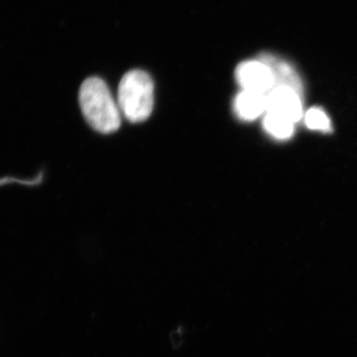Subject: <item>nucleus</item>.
<instances>
[{
    "mask_svg": "<svg viewBox=\"0 0 357 357\" xmlns=\"http://www.w3.org/2000/svg\"><path fill=\"white\" fill-rule=\"evenodd\" d=\"M117 103L121 114L132 123L147 121L153 112L154 83L144 70H132L122 77Z\"/></svg>",
    "mask_w": 357,
    "mask_h": 357,
    "instance_id": "obj_2",
    "label": "nucleus"
},
{
    "mask_svg": "<svg viewBox=\"0 0 357 357\" xmlns=\"http://www.w3.org/2000/svg\"><path fill=\"white\" fill-rule=\"evenodd\" d=\"M303 98L288 86H274L266 95V112L282 115L297 123L304 116Z\"/></svg>",
    "mask_w": 357,
    "mask_h": 357,
    "instance_id": "obj_4",
    "label": "nucleus"
},
{
    "mask_svg": "<svg viewBox=\"0 0 357 357\" xmlns=\"http://www.w3.org/2000/svg\"><path fill=\"white\" fill-rule=\"evenodd\" d=\"M234 110L241 121H255L266 112V95L243 89L234 98Z\"/></svg>",
    "mask_w": 357,
    "mask_h": 357,
    "instance_id": "obj_6",
    "label": "nucleus"
},
{
    "mask_svg": "<svg viewBox=\"0 0 357 357\" xmlns=\"http://www.w3.org/2000/svg\"><path fill=\"white\" fill-rule=\"evenodd\" d=\"M79 105L86 121L98 132L114 133L121 123V112L109 86L98 77L86 79L79 89Z\"/></svg>",
    "mask_w": 357,
    "mask_h": 357,
    "instance_id": "obj_1",
    "label": "nucleus"
},
{
    "mask_svg": "<svg viewBox=\"0 0 357 357\" xmlns=\"http://www.w3.org/2000/svg\"><path fill=\"white\" fill-rule=\"evenodd\" d=\"M305 123L311 130L330 133L333 131L332 122L325 110L319 107H312L304 115Z\"/></svg>",
    "mask_w": 357,
    "mask_h": 357,
    "instance_id": "obj_8",
    "label": "nucleus"
},
{
    "mask_svg": "<svg viewBox=\"0 0 357 357\" xmlns=\"http://www.w3.org/2000/svg\"><path fill=\"white\" fill-rule=\"evenodd\" d=\"M271 70L274 77L275 86H283L295 89L304 98V84L297 70L287 61L276 57L270 53H262L258 57Z\"/></svg>",
    "mask_w": 357,
    "mask_h": 357,
    "instance_id": "obj_5",
    "label": "nucleus"
},
{
    "mask_svg": "<svg viewBox=\"0 0 357 357\" xmlns=\"http://www.w3.org/2000/svg\"><path fill=\"white\" fill-rule=\"evenodd\" d=\"M237 83L243 91L267 95L275 86L271 70L259 59L244 61L236 70Z\"/></svg>",
    "mask_w": 357,
    "mask_h": 357,
    "instance_id": "obj_3",
    "label": "nucleus"
},
{
    "mask_svg": "<svg viewBox=\"0 0 357 357\" xmlns=\"http://www.w3.org/2000/svg\"><path fill=\"white\" fill-rule=\"evenodd\" d=\"M295 122L282 115L265 112L263 128L270 136L277 140H287L295 132Z\"/></svg>",
    "mask_w": 357,
    "mask_h": 357,
    "instance_id": "obj_7",
    "label": "nucleus"
}]
</instances>
